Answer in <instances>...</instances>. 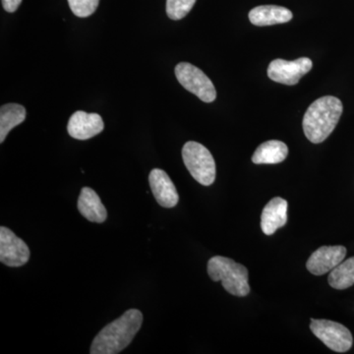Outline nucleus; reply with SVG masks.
<instances>
[{
  "label": "nucleus",
  "instance_id": "obj_4",
  "mask_svg": "<svg viewBox=\"0 0 354 354\" xmlns=\"http://www.w3.org/2000/svg\"><path fill=\"white\" fill-rule=\"evenodd\" d=\"M183 158L184 165L197 183L204 186L215 183L216 162L206 147L197 142H187L183 146Z\"/></svg>",
  "mask_w": 354,
  "mask_h": 354
},
{
  "label": "nucleus",
  "instance_id": "obj_8",
  "mask_svg": "<svg viewBox=\"0 0 354 354\" xmlns=\"http://www.w3.org/2000/svg\"><path fill=\"white\" fill-rule=\"evenodd\" d=\"M30 259V249L12 230L0 227V261L8 267H21Z\"/></svg>",
  "mask_w": 354,
  "mask_h": 354
},
{
  "label": "nucleus",
  "instance_id": "obj_18",
  "mask_svg": "<svg viewBox=\"0 0 354 354\" xmlns=\"http://www.w3.org/2000/svg\"><path fill=\"white\" fill-rule=\"evenodd\" d=\"M196 0H167V14L171 20H181L190 12Z\"/></svg>",
  "mask_w": 354,
  "mask_h": 354
},
{
  "label": "nucleus",
  "instance_id": "obj_3",
  "mask_svg": "<svg viewBox=\"0 0 354 354\" xmlns=\"http://www.w3.org/2000/svg\"><path fill=\"white\" fill-rule=\"evenodd\" d=\"M208 274L214 281H221L223 288L234 297H246L250 292L248 270L230 258L215 256L208 262Z\"/></svg>",
  "mask_w": 354,
  "mask_h": 354
},
{
  "label": "nucleus",
  "instance_id": "obj_1",
  "mask_svg": "<svg viewBox=\"0 0 354 354\" xmlns=\"http://www.w3.org/2000/svg\"><path fill=\"white\" fill-rule=\"evenodd\" d=\"M143 314L137 309L127 310L122 316L109 324L93 341L91 354H116L129 346L141 329Z\"/></svg>",
  "mask_w": 354,
  "mask_h": 354
},
{
  "label": "nucleus",
  "instance_id": "obj_17",
  "mask_svg": "<svg viewBox=\"0 0 354 354\" xmlns=\"http://www.w3.org/2000/svg\"><path fill=\"white\" fill-rule=\"evenodd\" d=\"M329 285L335 290H346L354 285V257L342 261L330 271L328 278Z\"/></svg>",
  "mask_w": 354,
  "mask_h": 354
},
{
  "label": "nucleus",
  "instance_id": "obj_14",
  "mask_svg": "<svg viewBox=\"0 0 354 354\" xmlns=\"http://www.w3.org/2000/svg\"><path fill=\"white\" fill-rule=\"evenodd\" d=\"M292 19V13L286 7L277 6H262L253 8L249 12V20L253 25L272 26L283 24Z\"/></svg>",
  "mask_w": 354,
  "mask_h": 354
},
{
  "label": "nucleus",
  "instance_id": "obj_20",
  "mask_svg": "<svg viewBox=\"0 0 354 354\" xmlns=\"http://www.w3.org/2000/svg\"><path fill=\"white\" fill-rule=\"evenodd\" d=\"M22 0H2V6L7 12L13 13L17 10Z\"/></svg>",
  "mask_w": 354,
  "mask_h": 354
},
{
  "label": "nucleus",
  "instance_id": "obj_13",
  "mask_svg": "<svg viewBox=\"0 0 354 354\" xmlns=\"http://www.w3.org/2000/svg\"><path fill=\"white\" fill-rule=\"evenodd\" d=\"M77 206L81 215L92 223H102L108 218L106 207L92 188H82Z\"/></svg>",
  "mask_w": 354,
  "mask_h": 354
},
{
  "label": "nucleus",
  "instance_id": "obj_19",
  "mask_svg": "<svg viewBox=\"0 0 354 354\" xmlns=\"http://www.w3.org/2000/svg\"><path fill=\"white\" fill-rule=\"evenodd\" d=\"M100 0H68L70 9L79 18H87L97 10Z\"/></svg>",
  "mask_w": 354,
  "mask_h": 354
},
{
  "label": "nucleus",
  "instance_id": "obj_15",
  "mask_svg": "<svg viewBox=\"0 0 354 354\" xmlns=\"http://www.w3.org/2000/svg\"><path fill=\"white\" fill-rule=\"evenodd\" d=\"M288 155V148L283 142L271 140L258 147L252 156L256 165H274L283 162Z\"/></svg>",
  "mask_w": 354,
  "mask_h": 354
},
{
  "label": "nucleus",
  "instance_id": "obj_9",
  "mask_svg": "<svg viewBox=\"0 0 354 354\" xmlns=\"http://www.w3.org/2000/svg\"><path fill=\"white\" fill-rule=\"evenodd\" d=\"M346 255L344 246H322L310 256L307 270L315 276H322L341 264Z\"/></svg>",
  "mask_w": 354,
  "mask_h": 354
},
{
  "label": "nucleus",
  "instance_id": "obj_11",
  "mask_svg": "<svg viewBox=\"0 0 354 354\" xmlns=\"http://www.w3.org/2000/svg\"><path fill=\"white\" fill-rule=\"evenodd\" d=\"M149 183L153 196L164 208H174L179 201L178 193L167 172L160 169H153L149 176Z\"/></svg>",
  "mask_w": 354,
  "mask_h": 354
},
{
  "label": "nucleus",
  "instance_id": "obj_6",
  "mask_svg": "<svg viewBox=\"0 0 354 354\" xmlns=\"http://www.w3.org/2000/svg\"><path fill=\"white\" fill-rule=\"evenodd\" d=\"M310 329L325 346L335 353H346L353 346V335L342 324L330 320L311 319Z\"/></svg>",
  "mask_w": 354,
  "mask_h": 354
},
{
  "label": "nucleus",
  "instance_id": "obj_5",
  "mask_svg": "<svg viewBox=\"0 0 354 354\" xmlns=\"http://www.w3.org/2000/svg\"><path fill=\"white\" fill-rule=\"evenodd\" d=\"M176 76L183 88L199 97L205 102H213L216 97V91L213 82L201 69L188 64L180 62L176 65Z\"/></svg>",
  "mask_w": 354,
  "mask_h": 354
},
{
  "label": "nucleus",
  "instance_id": "obj_12",
  "mask_svg": "<svg viewBox=\"0 0 354 354\" xmlns=\"http://www.w3.org/2000/svg\"><path fill=\"white\" fill-rule=\"evenodd\" d=\"M288 202L276 197L266 205L261 216V228L266 235H272L288 221Z\"/></svg>",
  "mask_w": 354,
  "mask_h": 354
},
{
  "label": "nucleus",
  "instance_id": "obj_10",
  "mask_svg": "<svg viewBox=\"0 0 354 354\" xmlns=\"http://www.w3.org/2000/svg\"><path fill=\"white\" fill-rule=\"evenodd\" d=\"M104 127V121L100 114L79 111L70 118L67 131L72 138L88 140L100 134Z\"/></svg>",
  "mask_w": 354,
  "mask_h": 354
},
{
  "label": "nucleus",
  "instance_id": "obj_7",
  "mask_svg": "<svg viewBox=\"0 0 354 354\" xmlns=\"http://www.w3.org/2000/svg\"><path fill=\"white\" fill-rule=\"evenodd\" d=\"M313 62L308 57H300L293 62L272 60L268 67V76L274 82L293 86L312 69Z\"/></svg>",
  "mask_w": 354,
  "mask_h": 354
},
{
  "label": "nucleus",
  "instance_id": "obj_2",
  "mask_svg": "<svg viewBox=\"0 0 354 354\" xmlns=\"http://www.w3.org/2000/svg\"><path fill=\"white\" fill-rule=\"evenodd\" d=\"M344 106L341 100L325 95L310 104L304 118L305 136L314 144H320L330 136L341 118Z\"/></svg>",
  "mask_w": 354,
  "mask_h": 354
},
{
  "label": "nucleus",
  "instance_id": "obj_16",
  "mask_svg": "<svg viewBox=\"0 0 354 354\" xmlns=\"http://www.w3.org/2000/svg\"><path fill=\"white\" fill-rule=\"evenodd\" d=\"M26 109L18 104H3L0 109V143H3L8 133L14 127L24 122Z\"/></svg>",
  "mask_w": 354,
  "mask_h": 354
}]
</instances>
